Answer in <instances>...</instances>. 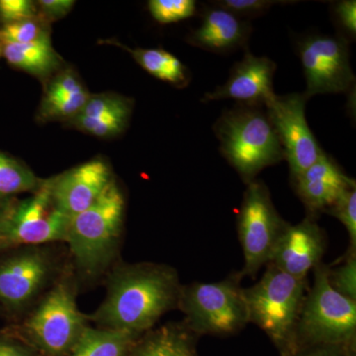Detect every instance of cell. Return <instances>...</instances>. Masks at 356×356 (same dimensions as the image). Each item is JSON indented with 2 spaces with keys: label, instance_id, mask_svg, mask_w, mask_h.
Segmentation results:
<instances>
[{
  "label": "cell",
  "instance_id": "1",
  "mask_svg": "<svg viewBox=\"0 0 356 356\" xmlns=\"http://www.w3.org/2000/svg\"><path fill=\"white\" fill-rule=\"evenodd\" d=\"M180 284L172 267L138 264L122 267L93 318L104 329L140 334L149 331L166 312L177 308Z\"/></svg>",
  "mask_w": 356,
  "mask_h": 356
},
{
  "label": "cell",
  "instance_id": "2",
  "mask_svg": "<svg viewBox=\"0 0 356 356\" xmlns=\"http://www.w3.org/2000/svg\"><path fill=\"white\" fill-rule=\"evenodd\" d=\"M220 152L245 184L268 166L284 159V152L266 112L240 105L226 110L214 125Z\"/></svg>",
  "mask_w": 356,
  "mask_h": 356
},
{
  "label": "cell",
  "instance_id": "3",
  "mask_svg": "<svg viewBox=\"0 0 356 356\" xmlns=\"http://www.w3.org/2000/svg\"><path fill=\"white\" fill-rule=\"evenodd\" d=\"M307 280H298L268 264L252 286L245 288L250 324L269 337L280 356L294 350L295 332L307 292Z\"/></svg>",
  "mask_w": 356,
  "mask_h": 356
},
{
  "label": "cell",
  "instance_id": "4",
  "mask_svg": "<svg viewBox=\"0 0 356 356\" xmlns=\"http://www.w3.org/2000/svg\"><path fill=\"white\" fill-rule=\"evenodd\" d=\"M243 275L235 273L216 282H192L182 285L177 308L184 323L193 334L228 337L250 324Z\"/></svg>",
  "mask_w": 356,
  "mask_h": 356
},
{
  "label": "cell",
  "instance_id": "5",
  "mask_svg": "<svg viewBox=\"0 0 356 356\" xmlns=\"http://www.w3.org/2000/svg\"><path fill=\"white\" fill-rule=\"evenodd\" d=\"M313 274V285L307 292L295 332L294 350L314 344H339L356 350V301L332 289L327 264L321 262Z\"/></svg>",
  "mask_w": 356,
  "mask_h": 356
},
{
  "label": "cell",
  "instance_id": "6",
  "mask_svg": "<svg viewBox=\"0 0 356 356\" xmlns=\"http://www.w3.org/2000/svg\"><path fill=\"white\" fill-rule=\"evenodd\" d=\"M125 216V197L116 181L88 209L72 218L65 243L88 273L102 269L113 254Z\"/></svg>",
  "mask_w": 356,
  "mask_h": 356
},
{
  "label": "cell",
  "instance_id": "7",
  "mask_svg": "<svg viewBox=\"0 0 356 356\" xmlns=\"http://www.w3.org/2000/svg\"><path fill=\"white\" fill-rule=\"evenodd\" d=\"M289 225L276 210L264 182L254 179L247 184L238 215V238L245 259L243 277L254 278L269 264Z\"/></svg>",
  "mask_w": 356,
  "mask_h": 356
},
{
  "label": "cell",
  "instance_id": "8",
  "mask_svg": "<svg viewBox=\"0 0 356 356\" xmlns=\"http://www.w3.org/2000/svg\"><path fill=\"white\" fill-rule=\"evenodd\" d=\"M51 189V177L42 180L29 197L0 211V242L26 247L65 242L70 220L56 209Z\"/></svg>",
  "mask_w": 356,
  "mask_h": 356
},
{
  "label": "cell",
  "instance_id": "9",
  "mask_svg": "<svg viewBox=\"0 0 356 356\" xmlns=\"http://www.w3.org/2000/svg\"><path fill=\"white\" fill-rule=\"evenodd\" d=\"M298 53L306 79L307 99L317 95L344 93L355 86L346 37L312 35L302 40Z\"/></svg>",
  "mask_w": 356,
  "mask_h": 356
},
{
  "label": "cell",
  "instance_id": "10",
  "mask_svg": "<svg viewBox=\"0 0 356 356\" xmlns=\"http://www.w3.org/2000/svg\"><path fill=\"white\" fill-rule=\"evenodd\" d=\"M84 327L72 288L65 282L47 294L26 324L32 341L51 355L72 350Z\"/></svg>",
  "mask_w": 356,
  "mask_h": 356
},
{
  "label": "cell",
  "instance_id": "11",
  "mask_svg": "<svg viewBox=\"0 0 356 356\" xmlns=\"http://www.w3.org/2000/svg\"><path fill=\"white\" fill-rule=\"evenodd\" d=\"M307 100L304 93L274 95L264 104L284 152L291 179L305 172L324 152L306 120Z\"/></svg>",
  "mask_w": 356,
  "mask_h": 356
},
{
  "label": "cell",
  "instance_id": "12",
  "mask_svg": "<svg viewBox=\"0 0 356 356\" xmlns=\"http://www.w3.org/2000/svg\"><path fill=\"white\" fill-rule=\"evenodd\" d=\"M114 181L109 163L95 158L51 177V200L67 219L88 209Z\"/></svg>",
  "mask_w": 356,
  "mask_h": 356
},
{
  "label": "cell",
  "instance_id": "13",
  "mask_svg": "<svg viewBox=\"0 0 356 356\" xmlns=\"http://www.w3.org/2000/svg\"><path fill=\"white\" fill-rule=\"evenodd\" d=\"M50 254L38 247L14 255L0 264V300L20 307L33 301L50 280Z\"/></svg>",
  "mask_w": 356,
  "mask_h": 356
},
{
  "label": "cell",
  "instance_id": "14",
  "mask_svg": "<svg viewBox=\"0 0 356 356\" xmlns=\"http://www.w3.org/2000/svg\"><path fill=\"white\" fill-rule=\"evenodd\" d=\"M276 65L266 57H255L245 51L243 60L232 67L228 81L206 93L201 102L234 99L240 105L264 106L275 93L273 77Z\"/></svg>",
  "mask_w": 356,
  "mask_h": 356
},
{
  "label": "cell",
  "instance_id": "15",
  "mask_svg": "<svg viewBox=\"0 0 356 356\" xmlns=\"http://www.w3.org/2000/svg\"><path fill=\"white\" fill-rule=\"evenodd\" d=\"M327 238L316 219L307 216L290 224L276 245L269 264L298 280H307L310 271L322 262Z\"/></svg>",
  "mask_w": 356,
  "mask_h": 356
},
{
  "label": "cell",
  "instance_id": "16",
  "mask_svg": "<svg viewBox=\"0 0 356 356\" xmlns=\"http://www.w3.org/2000/svg\"><path fill=\"white\" fill-rule=\"evenodd\" d=\"M291 181L306 207L307 216L314 219L321 213L327 212L344 191L355 185V180L348 177L325 152L315 163L292 178Z\"/></svg>",
  "mask_w": 356,
  "mask_h": 356
},
{
  "label": "cell",
  "instance_id": "17",
  "mask_svg": "<svg viewBox=\"0 0 356 356\" xmlns=\"http://www.w3.org/2000/svg\"><path fill=\"white\" fill-rule=\"evenodd\" d=\"M250 33V23L215 6L204 11L202 23L187 35L186 41L202 50L228 54L247 46Z\"/></svg>",
  "mask_w": 356,
  "mask_h": 356
},
{
  "label": "cell",
  "instance_id": "18",
  "mask_svg": "<svg viewBox=\"0 0 356 356\" xmlns=\"http://www.w3.org/2000/svg\"><path fill=\"white\" fill-rule=\"evenodd\" d=\"M44 89L37 120L41 123H69L81 113L89 92L76 70L65 65L44 83Z\"/></svg>",
  "mask_w": 356,
  "mask_h": 356
},
{
  "label": "cell",
  "instance_id": "19",
  "mask_svg": "<svg viewBox=\"0 0 356 356\" xmlns=\"http://www.w3.org/2000/svg\"><path fill=\"white\" fill-rule=\"evenodd\" d=\"M2 55L9 65L46 83L65 64L51 44V37L30 44H3Z\"/></svg>",
  "mask_w": 356,
  "mask_h": 356
},
{
  "label": "cell",
  "instance_id": "20",
  "mask_svg": "<svg viewBox=\"0 0 356 356\" xmlns=\"http://www.w3.org/2000/svg\"><path fill=\"white\" fill-rule=\"evenodd\" d=\"M198 337L184 322L165 325L145 337L135 356H198Z\"/></svg>",
  "mask_w": 356,
  "mask_h": 356
},
{
  "label": "cell",
  "instance_id": "21",
  "mask_svg": "<svg viewBox=\"0 0 356 356\" xmlns=\"http://www.w3.org/2000/svg\"><path fill=\"white\" fill-rule=\"evenodd\" d=\"M140 334L110 329L84 327L70 356H126Z\"/></svg>",
  "mask_w": 356,
  "mask_h": 356
},
{
  "label": "cell",
  "instance_id": "22",
  "mask_svg": "<svg viewBox=\"0 0 356 356\" xmlns=\"http://www.w3.org/2000/svg\"><path fill=\"white\" fill-rule=\"evenodd\" d=\"M132 56L151 76L175 86L184 88L191 81V72L179 58L163 49H130L119 44Z\"/></svg>",
  "mask_w": 356,
  "mask_h": 356
},
{
  "label": "cell",
  "instance_id": "23",
  "mask_svg": "<svg viewBox=\"0 0 356 356\" xmlns=\"http://www.w3.org/2000/svg\"><path fill=\"white\" fill-rule=\"evenodd\" d=\"M42 180L25 163L0 152V201L36 191Z\"/></svg>",
  "mask_w": 356,
  "mask_h": 356
},
{
  "label": "cell",
  "instance_id": "24",
  "mask_svg": "<svg viewBox=\"0 0 356 356\" xmlns=\"http://www.w3.org/2000/svg\"><path fill=\"white\" fill-rule=\"evenodd\" d=\"M131 115L132 114H113L102 118H90L83 115H77L76 118L69 122V124L81 132L102 139H110L117 137L126 130Z\"/></svg>",
  "mask_w": 356,
  "mask_h": 356
},
{
  "label": "cell",
  "instance_id": "25",
  "mask_svg": "<svg viewBox=\"0 0 356 356\" xmlns=\"http://www.w3.org/2000/svg\"><path fill=\"white\" fill-rule=\"evenodd\" d=\"M51 37V24L41 15L31 19L3 25L0 30L1 44H30Z\"/></svg>",
  "mask_w": 356,
  "mask_h": 356
},
{
  "label": "cell",
  "instance_id": "26",
  "mask_svg": "<svg viewBox=\"0 0 356 356\" xmlns=\"http://www.w3.org/2000/svg\"><path fill=\"white\" fill-rule=\"evenodd\" d=\"M133 100L113 92L90 95L81 113L90 118H102L113 114L131 113Z\"/></svg>",
  "mask_w": 356,
  "mask_h": 356
},
{
  "label": "cell",
  "instance_id": "27",
  "mask_svg": "<svg viewBox=\"0 0 356 356\" xmlns=\"http://www.w3.org/2000/svg\"><path fill=\"white\" fill-rule=\"evenodd\" d=\"M327 280L332 289L356 301V250H348L337 266H327Z\"/></svg>",
  "mask_w": 356,
  "mask_h": 356
},
{
  "label": "cell",
  "instance_id": "28",
  "mask_svg": "<svg viewBox=\"0 0 356 356\" xmlns=\"http://www.w3.org/2000/svg\"><path fill=\"white\" fill-rule=\"evenodd\" d=\"M149 13L161 24L179 22L195 15L197 4L194 0H151Z\"/></svg>",
  "mask_w": 356,
  "mask_h": 356
},
{
  "label": "cell",
  "instance_id": "29",
  "mask_svg": "<svg viewBox=\"0 0 356 356\" xmlns=\"http://www.w3.org/2000/svg\"><path fill=\"white\" fill-rule=\"evenodd\" d=\"M325 213L337 218L346 227L350 238L348 250H356V185L344 191Z\"/></svg>",
  "mask_w": 356,
  "mask_h": 356
},
{
  "label": "cell",
  "instance_id": "30",
  "mask_svg": "<svg viewBox=\"0 0 356 356\" xmlns=\"http://www.w3.org/2000/svg\"><path fill=\"white\" fill-rule=\"evenodd\" d=\"M39 15L38 6L32 0H0V20L4 25Z\"/></svg>",
  "mask_w": 356,
  "mask_h": 356
},
{
  "label": "cell",
  "instance_id": "31",
  "mask_svg": "<svg viewBox=\"0 0 356 356\" xmlns=\"http://www.w3.org/2000/svg\"><path fill=\"white\" fill-rule=\"evenodd\" d=\"M215 6L227 9L229 13L235 14L238 17H257L262 15L276 3L283 1L273 0H221L215 2Z\"/></svg>",
  "mask_w": 356,
  "mask_h": 356
},
{
  "label": "cell",
  "instance_id": "32",
  "mask_svg": "<svg viewBox=\"0 0 356 356\" xmlns=\"http://www.w3.org/2000/svg\"><path fill=\"white\" fill-rule=\"evenodd\" d=\"M334 19L344 34L350 38H355L356 35V2L355 0H343L336 2L332 6Z\"/></svg>",
  "mask_w": 356,
  "mask_h": 356
},
{
  "label": "cell",
  "instance_id": "33",
  "mask_svg": "<svg viewBox=\"0 0 356 356\" xmlns=\"http://www.w3.org/2000/svg\"><path fill=\"white\" fill-rule=\"evenodd\" d=\"M281 356H355V350L339 344H314L301 346Z\"/></svg>",
  "mask_w": 356,
  "mask_h": 356
},
{
  "label": "cell",
  "instance_id": "34",
  "mask_svg": "<svg viewBox=\"0 0 356 356\" xmlns=\"http://www.w3.org/2000/svg\"><path fill=\"white\" fill-rule=\"evenodd\" d=\"M40 15L49 23L65 17L74 8L72 0H39L36 2Z\"/></svg>",
  "mask_w": 356,
  "mask_h": 356
},
{
  "label": "cell",
  "instance_id": "35",
  "mask_svg": "<svg viewBox=\"0 0 356 356\" xmlns=\"http://www.w3.org/2000/svg\"><path fill=\"white\" fill-rule=\"evenodd\" d=\"M0 356H31L19 346L0 341Z\"/></svg>",
  "mask_w": 356,
  "mask_h": 356
},
{
  "label": "cell",
  "instance_id": "36",
  "mask_svg": "<svg viewBox=\"0 0 356 356\" xmlns=\"http://www.w3.org/2000/svg\"><path fill=\"white\" fill-rule=\"evenodd\" d=\"M2 55V44L1 42H0V56Z\"/></svg>",
  "mask_w": 356,
  "mask_h": 356
}]
</instances>
